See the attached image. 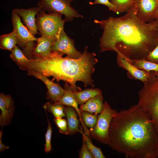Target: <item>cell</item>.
<instances>
[{
  "mask_svg": "<svg viewBox=\"0 0 158 158\" xmlns=\"http://www.w3.org/2000/svg\"><path fill=\"white\" fill-rule=\"evenodd\" d=\"M103 30L100 51H112L128 58L145 57L158 42V22L144 23L131 8L123 16L94 20Z\"/></svg>",
  "mask_w": 158,
  "mask_h": 158,
  "instance_id": "obj_1",
  "label": "cell"
},
{
  "mask_svg": "<svg viewBox=\"0 0 158 158\" xmlns=\"http://www.w3.org/2000/svg\"><path fill=\"white\" fill-rule=\"evenodd\" d=\"M109 133V147L126 157H158V133L149 114L138 104L117 112Z\"/></svg>",
  "mask_w": 158,
  "mask_h": 158,
  "instance_id": "obj_2",
  "label": "cell"
},
{
  "mask_svg": "<svg viewBox=\"0 0 158 158\" xmlns=\"http://www.w3.org/2000/svg\"><path fill=\"white\" fill-rule=\"evenodd\" d=\"M85 46L80 57L77 59L63 57V54L52 51L43 58L35 57L22 67V69L32 70L47 77L52 76V80H63L70 84L74 92L81 90L76 85L77 82H82L85 87H94L92 78L95 66L98 60L96 54L90 53Z\"/></svg>",
  "mask_w": 158,
  "mask_h": 158,
  "instance_id": "obj_3",
  "label": "cell"
},
{
  "mask_svg": "<svg viewBox=\"0 0 158 158\" xmlns=\"http://www.w3.org/2000/svg\"><path fill=\"white\" fill-rule=\"evenodd\" d=\"M147 81L138 92V104L148 113L158 133V79L154 80L150 73Z\"/></svg>",
  "mask_w": 158,
  "mask_h": 158,
  "instance_id": "obj_4",
  "label": "cell"
},
{
  "mask_svg": "<svg viewBox=\"0 0 158 158\" xmlns=\"http://www.w3.org/2000/svg\"><path fill=\"white\" fill-rule=\"evenodd\" d=\"M59 13H47L42 10L37 14L35 23L42 36L56 38L62 30L65 21Z\"/></svg>",
  "mask_w": 158,
  "mask_h": 158,
  "instance_id": "obj_5",
  "label": "cell"
},
{
  "mask_svg": "<svg viewBox=\"0 0 158 158\" xmlns=\"http://www.w3.org/2000/svg\"><path fill=\"white\" fill-rule=\"evenodd\" d=\"M117 112L105 101L103 111L98 115L96 124L90 130V137L101 143L108 145L110 140L109 133L110 124L112 118Z\"/></svg>",
  "mask_w": 158,
  "mask_h": 158,
  "instance_id": "obj_6",
  "label": "cell"
},
{
  "mask_svg": "<svg viewBox=\"0 0 158 158\" xmlns=\"http://www.w3.org/2000/svg\"><path fill=\"white\" fill-rule=\"evenodd\" d=\"M11 21L13 30L15 33L18 44L23 49L25 55L30 59L33 58L32 51L36 46L35 41L37 38L33 36L23 24L20 17L12 11Z\"/></svg>",
  "mask_w": 158,
  "mask_h": 158,
  "instance_id": "obj_7",
  "label": "cell"
},
{
  "mask_svg": "<svg viewBox=\"0 0 158 158\" xmlns=\"http://www.w3.org/2000/svg\"><path fill=\"white\" fill-rule=\"evenodd\" d=\"M73 0H40L37 6L42 10L49 13H57L65 16V22L71 21L74 18L83 16L79 14L71 6V2Z\"/></svg>",
  "mask_w": 158,
  "mask_h": 158,
  "instance_id": "obj_8",
  "label": "cell"
},
{
  "mask_svg": "<svg viewBox=\"0 0 158 158\" xmlns=\"http://www.w3.org/2000/svg\"><path fill=\"white\" fill-rule=\"evenodd\" d=\"M158 6V0H133L131 8L140 20L147 23L154 20Z\"/></svg>",
  "mask_w": 158,
  "mask_h": 158,
  "instance_id": "obj_9",
  "label": "cell"
},
{
  "mask_svg": "<svg viewBox=\"0 0 158 158\" xmlns=\"http://www.w3.org/2000/svg\"><path fill=\"white\" fill-rule=\"evenodd\" d=\"M52 51L66 54L67 57L77 59L80 57L82 53L77 50L74 46V41L66 35L64 29L54 41L51 47Z\"/></svg>",
  "mask_w": 158,
  "mask_h": 158,
  "instance_id": "obj_10",
  "label": "cell"
},
{
  "mask_svg": "<svg viewBox=\"0 0 158 158\" xmlns=\"http://www.w3.org/2000/svg\"><path fill=\"white\" fill-rule=\"evenodd\" d=\"M28 74L32 75L42 80L47 89V98L54 102H57L64 94L65 90L59 85L54 83L47 77L32 70L27 71Z\"/></svg>",
  "mask_w": 158,
  "mask_h": 158,
  "instance_id": "obj_11",
  "label": "cell"
},
{
  "mask_svg": "<svg viewBox=\"0 0 158 158\" xmlns=\"http://www.w3.org/2000/svg\"><path fill=\"white\" fill-rule=\"evenodd\" d=\"M42 10L41 7L37 6L28 9L15 8L12 11L22 18L24 25L35 37L36 35L40 34L37 32L36 26L35 16Z\"/></svg>",
  "mask_w": 158,
  "mask_h": 158,
  "instance_id": "obj_12",
  "label": "cell"
},
{
  "mask_svg": "<svg viewBox=\"0 0 158 158\" xmlns=\"http://www.w3.org/2000/svg\"><path fill=\"white\" fill-rule=\"evenodd\" d=\"M116 59L118 65L126 70L128 75L133 79L140 80L143 83L147 81L149 72L138 68L129 62L120 53H117Z\"/></svg>",
  "mask_w": 158,
  "mask_h": 158,
  "instance_id": "obj_13",
  "label": "cell"
},
{
  "mask_svg": "<svg viewBox=\"0 0 158 158\" xmlns=\"http://www.w3.org/2000/svg\"><path fill=\"white\" fill-rule=\"evenodd\" d=\"M0 124L3 126L9 123L13 114V101L10 96L0 94Z\"/></svg>",
  "mask_w": 158,
  "mask_h": 158,
  "instance_id": "obj_14",
  "label": "cell"
},
{
  "mask_svg": "<svg viewBox=\"0 0 158 158\" xmlns=\"http://www.w3.org/2000/svg\"><path fill=\"white\" fill-rule=\"evenodd\" d=\"M56 39L42 36L37 38L36 44L32 52L33 59L49 55L52 51L51 47Z\"/></svg>",
  "mask_w": 158,
  "mask_h": 158,
  "instance_id": "obj_15",
  "label": "cell"
},
{
  "mask_svg": "<svg viewBox=\"0 0 158 158\" xmlns=\"http://www.w3.org/2000/svg\"><path fill=\"white\" fill-rule=\"evenodd\" d=\"M65 92L63 95L57 102L54 104H60L63 105L71 107L74 108L76 111L79 118V120L83 128L85 127V125L82 121L80 114V112L78 108V104L77 103L74 97L72 88L68 83L64 87Z\"/></svg>",
  "mask_w": 158,
  "mask_h": 158,
  "instance_id": "obj_16",
  "label": "cell"
},
{
  "mask_svg": "<svg viewBox=\"0 0 158 158\" xmlns=\"http://www.w3.org/2000/svg\"><path fill=\"white\" fill-rule=\"evenodd\" d=\"M103 97L102 93L91 98L79 108L80 111H84L98 114L103 111L104 107Z\"/></svg>",
  "mask_w": 158,
  "mask_h": 158,
  "instance_id": "obj_17",
  "label": "cell"
},
{
  "mask_svg": "<svg viewBox=\"0 0 158 158\" xmlns=\"http://www.w3.org/2000/svg\"><path fill=\"white\" fill-rule=\"evenodd\" d=\"M64 112L67 119L68 134L74 135L78 132L80 133L81 130L79 128L80 120L75 109L71 107L68 106L65 107Z\"/></svg>",
  "mask_w": 158,
  "mask_h": 158,
  "instance_id": "obj_18",
  "label": "cell"
},
{
  "mask_svg": "<svg viewBox=\"0 0 158 158\" xmlns=\"http://www.w3.org/2000/svg\"><path fill=\"white\" fill-rule=\"evenodd\" d=\"M75 99L78 104L82 105L91 98L102 93L100 89L87 88L83 90L73 92Z\"/></svg>",
  "mask_w": 158,
  "mask_h": 158,
  "instance_id": "obj_19",
  "label": "cell"
},
{
  "mask_svg": "<svg viewBox=\"0 0 158 158\" xmlns=\"http://www.w3.org/2000/svg\"><path fill=\"white\" fill-rule=\"evenodd\" d=\"M124 56L129 62L139 69L148 72L152 71L158 72V64L147 61L145 57L140 59H133Z\"/></svg>",
  "mask_w": 158,
  "mask_h": 158,
  "instance_id": "obj_20",
  "label": "cell"
},
{
  "mask_svg": "<svg viewBox=\"0 0 158 158\" xmlns=\"http://www.w3.org/2000/svg\"><path fill=\"white\" fill-rule=\"evenodd\" d=\"M17 44V40L14 31L4 34L0 37L1 49L11 51Z\"/></svg>",
  "mask_w": 158,
  "mask_h": 158,
  "instance_id": "obj_21",
  "label": "cell"
},
{
  "mask_svg": "<svg viewBox=\"0 0 158 158\" xmlns=\"http://www.w3.org/2000/svg\"><path fill=\"white\" fill-rule=\"evenodd\" d=\"M11 51V58L20 68L26 65L30 60L17 46H16Z\"/></svg>",
  "mask_w": 158,
  "mask_h": 158,
  "instance_id": "obj_22",
  "label": "cell"
},
{
  "mask_svg": "<svg viewBox=\"0 0 158 158\" xmlns=\"http://www.w3.org/2000/svg\"><path fill=\"white\" fill-rule=\"evenodd\" d=\"M43 108L46 111L51 113L56 117H65L64 112V105L60 104H52L48 102L43 106Z\"/></svg>",
  "mask_w": 158,
  "mask_h": 158,
  "instance_id": "obj_23",
  "label": "cell"
},
{
  "mask_svg": "<svg viewBox=\"0 0 158 158\" xmlns=\"http://www.w3.org/2000/svg\"><path fill=\"white\" fill-rule=\"evenodd\" d=\"M81 119L86 126L92 130L96 124L98 115L87 111H80Z\"/></svg>",
  "mask_w": 158,
  "mask_h": 158,
  "instance_id": "obj_24",
  "label": "cell"
},
{
  "mask_svg": "<svg viewBox=\"0 0 158 158\" xmlns=\"http://www.w3.org/2000/svg\"><path fill=\"white\" fill-rule=\"evenodd\" d=\"M111 3L116 8V13L127 12L132 7L133 0H111Z\"/></svg>",
  "mask_w": 158,
  "mask_h": 158,
  "instance_id": "obj_25",
  "label": "cell"
},
{
  "mask_svg": "<svg viewBox=\"0 0 158 158\" xmlns=\"http://www.w3.org/2000/svg\"><path fill=\"white\" fill-rule=\"evenodd\" d=\"M84 135L87 147L92 154L94 158H105L100 149L95 146L92 143L90 136L84 133Z\"/></svg>",
  "mask_w": 158,
  "mask_h": 158,
  "instance_id": "obj_26",
  "label": "cell"
},
{
  "mask_svg": "<svg viewBox=\"0 0 158 158\" xmlns=\"http://www.w3.org/2000/svg\"><path fill=\"white\" fill-rule=\"evenodd\" d=\"M48 122V127L45 134V140L44 150L46 153L50 152L51 150V140L52 132V128L51 123L48 120L47 114H46Z\"/></svg>",
  "mask_w": 158,
  "mask_h": 158,
  "instance_id": "obj_27",
  "label": "cell"
},
{
  "mask_svg": "<svg viewBox=\"0 0 158 158\" xmlns=\"http://www.w3.org/2000/svg\"><path fill=\"white\" fill-rule=\"evenodd\" d=\"M54 121L60 133L66 135L68 134L67 120L62 117H54Z\"/></svg>",
  "mask_w": 158,
  "mask_h": 158,
  "instance_id": "obj_28",
  "label": "cell"
},
{
  "mask_svg": "<svg viewBox=\"0 0 158 158\" xmlns=\"http://www.w3.org/2000/svg\"><path fill=\"white\" fill-rule=\"evenodd\" d=\"M81 130V133L82 135L83 142L82 146L79 153L80 158H94L90 151L87 148L85 143L84 133Z\"/></svg>",
  "mask_w": 158,
  "mask_h": 158,
  "instance_id": "obj_29",
  "label": "cell"
},
{
  "mask_svg": "<svg viewBox=\"0 0 158 158\" xmlns=\"http://www.w3.org/2000/svg\"><path fill=\"white\" fill-rule=\"evenodd\" d=\"M145 58L147 61L158 64V42L154 49L150 52Z\"/></svg>",
  "mask_w": 158,
  "mask_h": 158,
  "instance_id": "obj_30",
  "label": "cell"
},
{
  "mask_svg": "<svg viewBox=\"0 0 158 158\" xmlns=\"http://www.w3.org/2000/svg\"><path fill=\"white\" fill-rule=\"evenodd\" d=\"M89 4L91 5L100 4L105 5L109 9L115 13H116V7L109 1V0H95L93 2H90Z\"/></svg>",
  "mask_w": 158,
  "mask_h": 158,
  "instance_id": "obj_31",
  "label": "cell"
},
{
  "mask_svg": "<svg viewBox=\"0 0 158 158\" xmlns=\"http://www.w3.org/2000/svg\"><path fill=\"white\" fill-rule=\"evenodd\" d=\"M2 131H1L0 132V152H2L5 150L8 149L9 147L8 146L4 144L1 140L2 137Z\"/></svg>",
  "mask_w": 158,
  "mask_h": 158,
  "instance_id": "obj_32",
  "label": "cell"
},
{
  "mask_svg": "<svg viewBox=\"0 0 158 158\" xmlns=\"http://www.w3.org/2000/svg\"><path fill=\"white\" fill-rule=\"evenodd\" d=\"M154 20L158 22V6L154 15Z\"/></svg>",
  "mask_w": 158,
  "mask_h": 158,
  "instance_id": "obj_33",
  "label": "cell"
},
{
  "mask_svg": "<svg viewBox=\"0 0 158 158\" xmlns=\"http://www.w3.org/2000/svg\"></svg>",
  "mask_w": 158,
  "mask_h": 158,
  "instance_id": "obj_34",
  "label": "cell"
}]
</instances>
